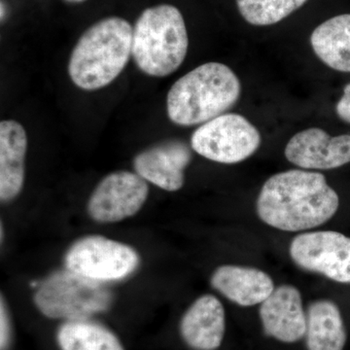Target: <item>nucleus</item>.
I'll use <instances>...</instances> for the list:
<instances>
[{
	"label": "nucleus",
	"instance_id": "10",
	"mask_svg": "<svg viewBox=\"0 0 350 350\" xmlns=\"http://www.w3.org/2000/svg\"><path fill=\"white\" fill-rule=\"evenodd\" d=\"M284 153L301 169H338L350 163V135L330 137L321 129H308L288 142Z\"/></svg>",
	"mask_w": 350,
	"mask_h": 350
},
{
	"label": "nucleus",
	"instance_id": "5",
	"mask_svg": "<svg viewBox=\"0 0 350 350\" xmlns=\"http://www.w3.org/2000/svg\"><path fill=\"white\" fill-rule=\"evenodd\" d=\"M112 300L111 291L103 283L69 269L48 276L34 294V303L45 317L68 321L105 312Z\"/></svg>",
	"mask_w": 350,
	"mask_h": 350
},
{
	"label": "nucleus",
	"instance_id": "21",
	"mask_svg": "<svg viewBox=\"0 0 350 350\" xmlns=\"http://www.w3.org/2000/svg\"><path fill=\"white\" fill-rule=\"evenodd\" d=\"M336 111H337L340 119L350 124V83L345 85L344 94H342L340 100L338 101Z\"/></svg>",
	"mask_w": 350,
	"mask_h": 350
},
{
	"label": "nucleus",
	"instance_id": "17",
	"mask_svg": "<svg viewBox=\"0 0 350 350\" xmlns=\"http://www.w3.org/2000/svg\"><path fill=\"white\" fill-rule=\"evenodd\" d=\"M315 55L329 68L350 72V14H342L319 25L310 36Z\"/></svg>",
	"mask_w": 350,
	"mask_h": 350
},
{
	"label": "nucleus",
	"instance_id": "7",
	"mask_svg": "<svg viewBox=\"0 0 350 350\" xmlns=\"http://www.w3.org/2000/svg\"><path fill=\"white\" fill-rule=\"evenodd\" d=\"M66 269L101 283L123 280L139 264L137 251L126 244L90 236L72 244L66 252Z\"/></svg>",
	"mask_w": 350,
	"mask_h": 350
},
{
	"label": "nucleus",
	"instance_id": "18",
	"mask_svg": "<svg viewBox=\"0 0 350 350\" xmlns=\"http://www.w3.org/2000/svg\"><path fill=\"white\" fill-rule=\"evenodd\" d=\"M57 338L62 350H124L111 331L87 319L66 322Z\"/></svg>",
	"mask_w": 350,
	"mask_h": 350
},
{
	"label": "nucleus",
	"instance_id": "3",
	"mask_svg": "<svg viewBox=\"0 0 350 350\" xmlns=\"http://www.w3.org/2000/svg\"><path fill=\"white\" fill-rule=\"evenodd\" d=\"M133 27L123 18L108 17L90 27L69 57L71 81L85 91L108 86L126 68L131 56Z\"/></svg>",
	"mask_w": 350,
	"mask_h": 350
},
{
	"label": "nucleus",
	"instance_id": "23",
	"mask_svg": "<svg viewBox=\"0 0 350 350\" xmlns=\"http://www.w3.org/2000/svg\"><path fill=\"white\" fill-rule=\"evenodd\" d=\"M64 1L68 2V3H81V2L86 1V0H64Z\"/></svg>",
	"mask_w": 350,
	"mask_h": 350
},
{
	"label": "nucleus",
	"instance_id": "6",
	"mask_svg": "<svg viewBox=\"0 0 350 350\" xmlns=\"http://www.w3.org/2000/svg\"><path fill=\"white\" fill-rule=\"evenodd\" d=\"M261 142L259 131L245 117L225 113L200 125L191 137V147L204 158L232 165L252 156Z\"/></svg>",
	"mask_w": 350,
	"mask_h": 350
},
{
	"label": "nucleus",
	"instance_id": "2",
	"mask_svg": "<svg viewBox=\"0 0 350 350\" xmlns=\"http://www.w3.org/2000/svg\"><path fill=\"white\" fill-rule=\"evenodd\" d=\"M241 92V81L229 66L217 62L202 64L170 88L167 116L175 125H202L234 107Z\"/></svg>",
	"mask_w": 350,
	"mask_h": 350
},
{
	"label": "nucleus",
	"instance_id": "4",
	"mask_svg": "<svg viewBox=\"0 0 350 350\" xmlns=\"http://www.w3.org/2000/svg\"><path fill=\"white\" fill-rule=\"evenodd\" d=\"M188 47L187 27L178 8L161 4L140 14L133 27L131 57L145 75H172L180 68Z\"/></svg>",
	"mask_w": 350,
	"mask_h": 350
},
{
	"label": "nucleus",
	"instance_id": "9",
	"mask_svg": "<svg viewBox=\"0 0 350 350\" xmlns=\"http://www.w3.org/2000/svg\"><path fill=\"white\" fill-rule=\"evenodd\" d=\"M148 194L147 181L137 172H112L92 193L88 213L98 222H119L137 214L144 206Z\"/></svg>",
	"mask_w": 350,
	"mask_h": 350
},
{
	"label": "nucleus",
	"instance_id": "20",
	"mask_svg": "<svg viewBox=\"0 0 350 350\" xmlns=\"http://www.w3.org/2000/svg\"><path fill=\"white\" fill-rule=\"evenodd\" d=\"M11 340V323L8 312L3 297H1V305H0V347L1 350H6L10 345Z\"/></svg>",
	"mask_w": 350,
	"mask_h": 350
},
{
	"label": "nucleus",
	"instance_id": "14",
	"mask_svg": "<svg viewBox=\"0 0 350 350\" xmlns=\"http://www.w3.org/2000/svg\"><path fill=\"white\" fill-rule=\"evenodd\" d=\"M211 282L219 293L241 306L262 304L275 289L271 276L261 269L232 265L216 269Z\"/></svg>",
	"mask_w": 350,
	"mask_h": 350
},
{
	"label": "nucleus",
	"instance_id": "12",
	"mask_svg": "<svg viewBox=\"0 0 350 350\" xmlns=\"http://www.w3.org/2000/svg\"><path fill=\"white\" fill-rule=\"evenodd\" d=\"M265 333L282 342H296L305 337L306 312L300 291L292 285H280L260 306Z\"/></svg>",
	"mask_w": 350,
	"mask_h": 350
},
{
	"label": "nucleus",
	"instance_id": "13",
	"mask_svg": "<svg viewBox=\"0 0 350 350\" xmlns=\"http://www.w3.org/2000/svg\"><path fill=\"white\" fill-rule=\"evenodd\" d=\"M182 338L196 350H215L222 344L225 334V310L213 295L196 300L183 315Z\"/></svg>",
	"mask_w": 350,
	"mask_h": 350
},
{
	"label": "nucleus",
	"instance_id": "16",
	"mask_svg": "<svg viewBox=\"0 0 350 350\" xmlns=\"http://www.w3.org/2000/svg\"><path fill=\"white\" fill-rule=\"evenodd\" d=\"M305 338L308 350H344L347 331L334 301L319 300L308 306Z\"/></svg>",
	"mask_w": 350,
	"mask_h": 350
},
{
	"label": "nucleus",
	"instance_id": "15",
	"mask_svg": "<svg viewBox=\"0 0 350 350\" xmlns=\"http://www.w3.org/2000/svg\"><path fill=\"white\" fill-rule=\"evenodd\" d=\"M27 151V133L14 120L0 123V199L9 202L22 191Z\"/></svg>",
	"mask_w": 350,
	"mask_h": 350
},
{
	"label": "nucleus",
	"instance_id": "19",
	"mask_svg": "<svg viewBox=\"0 0 350 350\" xmlns=\"http://www.w3.org/2000/svg\"><path fill=\"white\" fill-rule=\"evenodd\" d=\"M241 15L248 24L266 27L282 22L305 5L308 0H236Z\"/></svg>",
	"mask_w": 350,
	"mask_h": 350
},
{
	"label": "nucleus",
	"instance_id": "8",
	"mask_svg": "<svg viewBox=\"0 0 350 350\" xmlns=\"http://www.w3.org/2000/svg\"><path fill=\"white\" fill-rule=\"evenodd\" d=\"M289 251L301 269L350 284V238L342 232H304L292 239Z\"/></svg>",
	"mask_w": 350,
	"mask_h": 350
},
{
	"label": "nucleus",
	"instance_id": "1",
	"mask_svg": "<svg viewBox=\"0 0 350 350\" xmlns=\"http://www.w3.org/2000/svg\"><path fill=\"white\" fill-rule=\"evenodd\" d=\"M337 192L319 172L290 170L265 182L256 208L262 222L285 232L313 229L338 211Z\"/></svg>",
	"mask_w": 350,
	"mask_h": 350
},
{
	"label": "nucleus",
	"instance_id": "11",
	"mask_svg": "<svg viewBox=\"0 0 350 350\" xmlns=\"http://www.w3.org/2000/svg\"><path fill=\"white\" fill-rule=\"evenodd\" d=\"M192 159V151L185 142L167 140L138 154L133 167L144 180L163 190L175 192L183 187L184 172Z\"/></svg>",
	"mask_w": 350,
	"mask_h": 350
},
{
	"label": "nucleus",
	"instance_id": "22",
	"mask_svg": "<svg viewBox=\"0 0 350 350\" xmlns=\"http://www.w3.org/2000/svg\"><path fill=\"white\" fill-rule=\"evenodd\" d=\"M6 15V7L3 4V1L1 2V20H3V18L5 17Z\"/></svg>",
	"mask_w": 350,
	"mask_h": 350
}]
</instances>
